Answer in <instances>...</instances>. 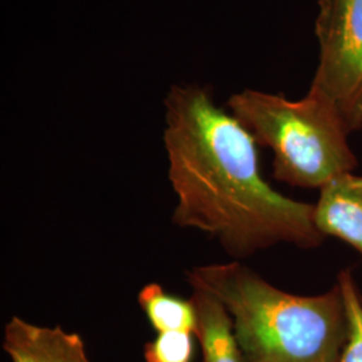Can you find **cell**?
Instances as JSON below:
<instances>
[{
  "label": "cell",
  "instance_id": "1",
  "mask_svg": "<svg viewBox=\"0 0 362 362\" xmlns=\"http://www.w3.org/2000/svg\"><path fill=\"white\" fill-rule=\"evenodd\" d=\"M164 106L176 226L216 238L235 258L279 243L321 246L325 236L315 227L314 206L288 199L264 181L257 140L216 106L208 88L173 85Z\"/></svg>",
  "mask_w": 362,
  "mask_h": 362
},
{
  "label": "cell",
  "instance_id": "2",
  "mask_svg": "<svg viewBox=\"0 0 362 362\" xmlns=\"http://www.w3.org/2000/svg\"><path fill=\"white\" fill-rule=\"evenodd\" d=\"M187 282L226 306L247 362H338L348 341L338 285L320 296H296L238 260L194 267Z\"/></svg>",
  "mask_w": 362,
  "mask_h": 362
},
{
  "label": "cell",
  "instance_id": "3",
  "mask_svg": "<svg viewBox=\"0 0 362 362\" xmlns=\"http://www.w3.org/2000/svg\"><path fill=\"white\" fill-rule=\"evenodd\" d=\"M228 107L257 143L272 149L276 180L321 189L357 167L345 121L333 105L311 91L290 101L247 89L233 94Z\"/></svg>",
  "mask_w": 362,
  "mask_h": 362
},
{
  "label": "cell",
  "instance_id": "4",
  "mask_svg": "<svg viewBox=\"0 0 362 362\" xmlns=\"http://www.w3.org/2000/svg\"><path fill=\"white\" fill-rule=\"evenodd\" d=\"M320 62L311 93L333 105L350 132L362 127V0H321Z\"/></svg>",
  "mask_w": 362,
  "mask_h": 362
},
{
  "label": "cell",
  "instance_id": "5",
  "mask_svg": "<svg viewBox=\"0 0 362 362\" xmlns=\"http://www.w3.org/2000/svg\"><path fill=\"white\" fill-rule=\"evenodd\" d=\"M3 349L13 362H90L77 333L38 326L16 315L4 327Z\"/></svg>",
  "mask_w": 362,
  "mask_h": 362
},
{
  "label": "cell",
  "instance_id": "6",
  "mask_svg": "<svg viewBox=\"0 0 362 362\" xmlns=\"http://www.w3.org/2000/svg\"><path fill=\"white\" fill-rule=\"evenodd\" d=\"M320 191L314 206L317 230L346 242L362 257V176L344 173Z\"/></svg>",
  "mask_w": 362,
  "mask_h": 362
},
{
  "label": "cell",
  "instance_id": "7",
  "mask_svg": "<svg viewBox=\"0 0 362 362\" xmlns=\"http://www.w3.org/2000/svg\"><path fill=\"white\" fill-rule=\"evenodd\" d=\"M191 299L196 309L194 337L200 342L203 362H247L226 306L206 290L196 287Z\"/></svg>",
  "mask_w": 362,
  "mask_h": 362
},
{
  "label": "cell",
  "instance_id": "8",
  "mask_svg": "<svg viewBox=\"0 0 362 362\" xmlns=\"http://www.w3.org/2000/svg\"><path fill=\"white\" fill-rule=\"evenodd\" d=\"M137 300L157 333L187 332L194 334L196 309L192 299L175 297L153 282L144 286Z\"/></svg>",
  "mask_w": 362,
  "mask_h": 362
},
{
  "label": "cell",
  "instance_id": "9",
  "mask_svg": "<svg viewBox=\"0 0 362 362\" xmlns=\"http://www.w3.org/2000/svg\"><path fill=\"white\" fill-rule=\"evenodd\" d=\"M339 287L348 314V341L338 362H362V294L353 274L344 270L338 275Z\"/></svg>",
  "mask_w": 362,
  "mask_h": 362
},
{
  "label": "cell",
  "instance_id": "10",
  "mask_svg": "<svg viewBox=\"0 0 362 362\" xmlns=\"http://www.w3.org/2000/svg\"><path fill=\"white\" fill-rule=\"evenodd\" d=\"M192 333H158L153 341L145 344V362H192L194 342Z\"/></svg>",
  "mask_w": 362,
  "mask_h": 362
}]
</instances>
